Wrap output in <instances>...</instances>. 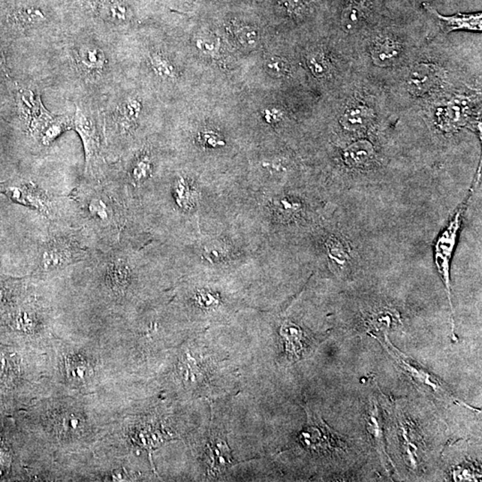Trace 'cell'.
<instances>
[{"label":"cell","instance_id":"cell-1","mask_svg":"<svg viewBox=\"0 0 482 482\" xmlns=\"http://www.w3.org/2000/svg\"><path fill=\"white\" fill-rule=\"evenodd\" d=\"M480 180L481 164L474 177V182H472V185L470 187L468 193H467L465 200H463L462 203L459 205V207L454 211L450 219L448 220L447 224L445 225V227H443L442 231L437 237L435 244H434V264H435L437 272H438L443 285H444L448 302H450L453 337L456 335H454V312L451 295V262L457 249L458 238H459L461 230H462L463 219H465L467 210L469 209V205L471 203L472 198H474L475 188L478 186Z\"/></svg>","mask_w":482,"mask_h":482},{"label":"cell","instance_id":"cell-2","mask_svg":"<svg viewBox=\"0 0 482 482\" xmlns=\"http://www.w3.org/2000/svg\"><path fill=\"white\" fill-rule=\"evenodd\" d=\"M320 233L322 252L331 272L342 280L350 278L364 264L357 242L333 220L324 222Z\"/></svg>","mask_w":482,"mask_h":482},{"label":"cell","instance_id":"cell-3","mask_svg":"<svg viewBox=\"0 0 482 482\" xmlns=\"http://www.w3.org/2000/svg\"><path fill=\"white\" fill-rule=\"evenodd\" d=\"M83 216L98 233L113 240L122 227V215L116 198L101 187H83L76 192Z\"/></svg>","mask_w":482,"mask_h":482},{"label":"cell","instance_id":"cell-4","mask_svg":"<svg viewBox=\"0 0 482 482\" xmlns=\"http://www.w3.org/2000/svg\"><path fill=\"white\" fill-rule=\"evenodd\" d=\"M86 249L74 234L56 233L41 244L39 249L38 269L42 272L61 269L83 260Z\"/></svg>","mask_w":482,"mask_h":482},{"label":"cell","instance_id":"cell-5","mask_svg":"<svg viewBox=\"0 0 482 482\" xmlns=\"http://www.w3.org/2000/svg\"><path fill=\"white\" fill-rule=\"evenodd\" d=\"M0 193L21 206L38 211L48 218L56 215V204L48 191L31 180L17 178L0 182Z\"/></svg>","mask_w":482,"mask_h":482},{"label":"cell","instance_id":"cell-6","mask_svg":"<svg viewBox=\"0 0 482 482\" xmlns=\"http://www.w3.org/2000/svg\"><path fill=\"white\" fill-rule=\"evenodd\" d=\"M342 168L349 178L364 176L375 170L379 161V153L375 143L369 138H358L346 145L340 151Z\"/></svg>","mask_w":482,"mask_h":482},{"label":"cell","instance_id":"cell-7","mask_svg":"<svg viewBox=\"0 0 482 482\" xmlns=\"http://www.w3.org/2000/svg\"><path fill=\"white\" fill-rule=\"evenodd\" d=\"M387 336V333H385L386 348H387L388 353L392 355L394 359L408 373L409 377L414 381L417 387L423 388L424 391H428L438 399L456 401V397L452 395L451 391L443 386L442 382L439 381L427 370L419 366L415 361L397 351V349L390 344V339H388Z\"/></svg>","mask_w":482,"mask_h":482},{"label":"cell","instance_id":"cell-8","mask_svg":"<svg viewBox=\"0 0 482 482\" xmlns=\"http://www.w3.org/2000/svg\"><path fill=\"white\" fill-rule=\"evenodd\" d=\"M72 126L83 140L86 173L90 176L95 177L101 162V140L98 127L94 120L79 107H77Z\"/></svg>","mask_w":482,"mask_h":482},{"label":"cell","instance_id":"cell-9","mask_svg":"<svg viewBox=\"0 0 482 482\" xmlns=\"http://www.w3.org/2000/svg\"><path fill=\"white\" fill-rule=\"evenodd\" d=\"M105 285L114 293L125 291L132 281L131 263L125 255L111 251L99 261Z\"/></svg>","mask_w":482,"mask_h":482},{"label":"cell","instance_id":"cell-10","mask_svg":"<svg viewBox=\"0 0 482 482\" xmlns=\"http://www.w3.org/2000/svg\"><path fill=\"white\" fill-rule=\"evenodd\" d=\"M330 428L308 412V423L300 435V441L306 450L328 452L339 448V439L329 430Z\"/></svg>","mask_w":482,"mask_h":482},{"label":"cell","instance_id":"cell-11","mask_svg":"<svg viewBox=\"0 0 482 482\" xmlns=\"http://www.w3.org/2000/svg\"><path fill=\"white\" fill-rule=\"evenodd\" d=\"M362 319L367 329L384 334L403 326L400 313L395 307L384 304L373 306L363 312Z\"/></svg>","mask_w":482,"mask_h":482},{"label":"cell","instance_id":"cell-12","mask_svg":"<svg viewBox=\"0 0 482 482\" xmlns=\"http://www.w3.org/2000/svg\"><path fill=\"white\" fill-rule=\"evenodd\" d=\"M424 8L428 13L432 14L438 21L439 26L445 33H450L459 30L467 31L481 32L482 16L481 13L476 14H457L454 16L445 17L438 13L432 6L424 4Z\"/></svg>","mask_w":482,"mask_h":482},{"label":"cell","instance_id":"cell-13","mask_svg":"<svg viewBox=\"0 0 482 482\" xmlns=\"http://www.w3.org/2000/svg\"><path fill=\"white\" fill-rule=\"evenodd\" d=\"M74 56L81 70L89 75L101 74L107 64L104 51L92 43L79 45Z\"/></svg>","mask_w":482,"mask_h":482},{"label":"cell","instance_id":"cell-14","mask_svg":"<svg viewBox=\"0 0 482 482\" xmlns=\"http://www.w3.org/2000/svg\"><path fill=\"white\" fill-rule=\"evenodd\" d=\"M439 79V71L432 65L414 66L406 77V87L415 95H423L436 86Z\"/></svg>","mask_w":482,"mask_h":482},{"label":"cell","instance_id":"cell-15","mask_svg":"<svg viewBox=\"0 0 482 482\" xmlns=\"http://www.w3.org/2000/svg\"><path fill=\"white\" fill-rule=\"evenodd\" d=\"M373 114L368 107L355 104L346 108L339 119L340 125L348 134L360 135L372 125Z\"/></svg>","mask_w":482,"mask_h":482},{"label":"cell","instance_id":"cell-16","mask_svg":"<svg viewBox=\"0 0 482 482\" xmlns=\"http://www.w3.org/2000/svg\"><path fill=\"white\" fill-rule=\"evenodd\" d=\"M400 45L392 39H381L373 43L370 55L376 65L379 66H390L399 59Z\"/></svg>","mask_w":482,"mask_h":482},{"label":"cell","instance_id":"cell-17","mask_svg":"<svg viewBox=\"0 0 482 482\" xmlns=\"http://www.w3.org/2000/svg\"><path fill=\"white\" fill-rule=\"evenodd\" d=\"M140 110L141 105L137 99L129 98L120 105L116 118L117 126L120 132L126 134L134 128L136 125Z\"/></svg>","mask_w":482,"mask_h":482},{"label":"cell","instance_id":"cell-18","mask_svg":"<svg viewBox=\"0 0 482 482\" xmlns=\"http://www.w3.org/2000/svg\"><path fill=\"white\" fill-rule=\"evenodd\" d=\"M465 101H459L457 99L443 110L444 112L439 114V117H441L439 123H441L442 129L450 132L465 123Z\"/></svg>","mask_w":482,"mask_h":482},{"label":"cell","instance_id":"cell-19","mask_svg":"<svg viewBox=\"0 0 482 482\" xmlns=\"http://www.w3.org/2000/svg\"><path fill=\"white\" fill-rule=\"evenodd\" d=\"M46 20V16L40 8L26 7L18 9L14 12L12 21L21 28H28L40 24Z\"/></svg>","mask_w":482,"mask_h":482},{"label":"cell","instance_id":"cell-20","mask_svg":"<svg viewBox=\"0 0 482 482\" xmlns=\"http://www.w3.org/2000/svg\"><path fill=\"white\" fill-rule=\"evenodd\" d=\"M152 171V162L149 156L147 154L140 156L136 161L132 164L129 170V178L134 185H141L149 179Z\"/></svg>","mask_w":482,"mask_h":482},{"label":"cell","instance_id":"cell-21","mask_svg":"<svg viewBox=\"0 0 482 482\" xmlns=\"http://www.w3.org/2000/svg\"><path fill=\"white\" fill-rule=\"evenodd\" d=\"M211 453H212L213 467L215 469L221 470L226 468L233 463L231 457V452L227 444L221 439L211 443Z\"/></svg>","mask_w":482,"mask_h":482},{"label":"cell","instance_id":"cell-22","mask_svg":"<svg viewBox=\"0 0 482 482\" xmlns=\"http://www.w3.org/2000/svg\"><path fill=\"white\" fill-rule=\"evenodd\" d=\"M282 333L287 342V349L292 355H300L302 349V331L297 325L287 322L282 326Z\"/></svg>","mask_w":482,"mask_h":482},{"label":"cell","instance_id":"cell-23","mask_svg":"<svg viewBox=\"0 0 482 482\" xmlns=\"http://www.w3.org/2000/svg\"><path fill=\"white\" fill-rule=\"evenodd\" d=\"M150 63H151L154 72L158 76L162 78H171L174 76V69L171 63L168 61L165 57L160 54H153L150 57Z\"/></svg>","mask_w":482,"mask_h":482},{"label":"cell","instance_id":"cell-24","mask_svg":"<svg viewBox=\"0 0 482 482\" xmlns=\"http://www.w3.org/2000/svg\"><path fill=\"white\" fill-rule=\"evenodd\" d=\"M363 14L364 8L361 7L360 4H358L357 2L350 4L343 14V23H344L346 28L348 30L355 28L359 23Z\"/></svg>","mask_w":482,"mask_h":482},{"label":"cell","instance_id":"cell-25","mask_svg":"<svg viewBox=\"0 0 482 482\" xmlns=\"http://www.w3.org/2000/svg\"><path fill=\"white\" fill-rule=\"evenodd\" d=\"M378 417V410L377 408L375 406V408H373V410H370V412L368 430L370 435L373 436V439H375V441L376 442V444H377L379 450L384 451L386 456H387V454L385 453L384 443H382V434L381 427H379Z\"/></svg>","mask_w":482,"mask_h":482},{"label":"cell","instance_id":"cell-26","mask_svg":"<svg viewBox=\"0 0 482 482\" xmlns=\"http://www.w3.org/2000/svg\"><path fill=\"white\" fill-rule=\"evenodd\" d=\"M105 12L114 22H125L127 19V8L123 3L116 1V0H111L107 3Z\"/></svg>","mask_w":482,"mask_h":482},{"label":"cell","instance_id":"cell-27","mask_svg":"<svg viewBox=\"0 0 482 482\" xmlns=\"http://www.w3.org/2000/svg\"><path fill=\"white\" fill-rule=\"evenodd\" d=\"M267 68L271 74H276L277 76H283L289 70L288 63L279 57L271 59V61L268 62Z\"/></svg>","mask_w":482,"mask_h":482},{"label":"cell","instance_id":"cell-28","mask_svg":"<svg viewBox=\"0 0 482 482\" xmlns=\"http://www.w3.org/2000/svg\"><path fill=\"white\" fill-rule=\"evenodd\" d=\"M310 67H311L312 71L315 72V74L322 76L326 74L327 72V65L325 63L324 59L321 56H312L309 59Z\"/></svg>","mask_w":482,"mask_h":482},{"label":"cell","instance_id":"cell-29","mask_svg":"<svg viewBox=\"0 0 482 482\" xmlns=\"http://www.w3.org/2000/svg\"><path fill=\"white\" fill-rule=\"evenodd\" d=\"M306 0H284V6L289 12L298 13L306 7Z\"/></svg>","mask_w":482,"mask_h":482},{"label":"cell","instance_id":"cell-30","mask_svg":"<svg viewBox=\"0 0 482 482\" xmlns=\"http://www.w3.org/2000/svg\"><path fill=\"white\" fill-rule=\"evenodd\" d=\"M9 72L4 53L0 50V77H8Z\"/></svg>","mask_w":482,"mask_h":482},{"label":"cell","instance_id":"cell-31","mask_svg":"<svg viewBox=\"0 0 482 482\" xmlns=\"http://www.w3.org/2000/svg\"><path fill=\"white\" fill-rule=\"evenodd\" d=\"M6 294H7V288L6 283L0 282V306L5 302Z\"/></svg>","mask_w":482,"mask_h":482}]
</instances>
